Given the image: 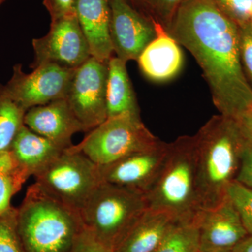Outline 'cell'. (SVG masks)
I'll return each mask as SVG.
<instances>
[{
    "mask_svg": "<svg viewBox=\"0 0 252 252\" xmlns=\"http://www.w3.org/2000/svg\"><path fill=\"white\" fill-rule=\"evenodd\" d=\"M208 252H233L232 250H215V251Z\"/></svg>",
    "mask_w": 252,
    "mask_h": 252,
    "instance_id": "cell-34",
    "label": "cell"
},
{
    "mask_svg": "<svg viewBox=\"0 0 252 252\" xmlns=\"http://www.w3.org/2000/svg\"><path fill=\"white\" fill-rule=\"evenodd\" d=\"M34 177L46 193L79 212L102 182L99 167L71 147Z\"/></svg>",
    "mask_w": 252,
    "mask_h": 252,
    "instance_id": "cell-7",
    "label": "cell"
},
{
    "mask_svg": "<svg viewBox=\"0 0 252 252\" xmlns=\"http://www.w3.org/2000/svg\"><path fill=\"white\" fill-rule=\"evenodd\" d=\"M155 38L144 49L137 59L142 73L150 80L164 82L175 77L183 65L184 57L179 43L163 24L152 17Z\"/></svg>",
    "mask_w": 252,
    "mask_h": 252,
    "instance_id": "cell-15",
    "label": "cell"
},
{
    "mask_svg": "<svg viewBox=\"0 0 252 252\" xmlns=\"http://www.w3.org/2000/svg\"><path fill=\"white\" fill-rule=\"evenodd\" d=\"M233 120L244 138L252 143V104Z\"/></svg>",
    "mask_w": 252,
    "mask_h": 252,
    "instance_id": "cell-31",
    "label": "cell"
},
{
    "mask_svg": "<svg viewBox=\"0 0 252 252\" xmlns=\"http://www.w3.org/2000/svg\"><path fill=\"white\" fill-rule=\"evenodd\" d=\"M75 13L91 57L108 63L112 57L109 0H77Z\"/></svg>",
    "mask_w": 252,
    "mask_h": 252,
    "instance_id": "cell-16",
    "label": "cell"
},
{
    "mask_svg": "<svg viewBox=\"0 0 252 252\" xmlns=\"http://www.w3.org/2000/svg\"><path fill=\"white\" fill-rule=\"evenodd\" d=\"M250 1H251V4L252 5V0H250Z\"/></svg>",
    "mask_w": 252,
    "mask_h": 252,
    "instance_id": "cell-36",
    "label": "cell"
},
{
    "mask_svg": "<svg viewBox=\"0 0 252 252\" xmlns=\"http://www.w3.org/2000/svg\"><path fill=\"white\" fill-rule=\"evenodd\" d=\"M147 208L143 194L102 182L80 214L86 229L114 252Z\"/></svg>",
    "mask_w": 252,
    "mask_h": 252,
    "instance_id": "cell-5",
    "label": "cell"
},
{
    "mask_svg": "<svg viewBox=\"0 0 252 252\" xmlns=\"http://www.w3.org/2000/svg\"><path fill=\"white\" fill-rule=\"evenodd\" d=\"M5 1H6V0H0V6H1V4H2L3 2H4Z\"/></svg>",
    "mask_w": 252,
    "mask_h": 252,
    "instance_id": "cell-35",
    "label": "cell"
},
{
    "mask_svg": "<svg viewBox=\"0 0 252 252\" xmlns=\"http://www.w3.org/2000/svg\"><path fill=\"white\" fill-rule=\"evenodd\" d=\"M168 150L169 144L159 140L152 147L99 167L101 179L145 195L161 171Z\"/></svg>",
    "mask_w": 252,
    "mask_h": 252,
    "instance_id": "cell-11",
    "label": "cell"
},
{
    "mask_svg": "<svg viewBox=\"0 0 252 252\" xmlns=\"http://www.w3.org/2000/svg\"><path fill=\"white\" fill-rule=\"evenodd\" d=\"M17 230L26 252H69L84 230L80 212L34 183L17 209Z\"/></svg>",
    "mask_w": 252,
    "mask_h": 252,
    "instance_id": "cell-2",
    "label": "cell"
},
{
    "mask_svg": "<svg viewBox=\"0 0 252 252\" xmlns=\"http://www.w3.org/2000/svg\"><path fill=\"white\" fill-rule=\"evenodd\" d=\"M219 9L238 26L252 25V5L250 0H212Z\"/></svg>",
    "mask_w": 252,
    "mask_h": 252,
    "instance_id": "cell-25",
    "label": "cell"
},
{
    "mask_svg": "<svg viewBox=\"0 0 252 252\" xmlns=\"http://www.w3.org/2000/svg\"><path fill=\"white\" fill-rule=\"evenodd\" d=\"M152 7L157 10L163 19L165 28L169 27L172 18L183 0H151Z\"/></svg>",
    "mask_w": 252,
    "mask_h": 252,
    "instance_id": "cell-30",
    "label": "cell"
},
{
    "mask_svg": "<svg viewBox=\"0 0 252 252\" xmlns=\"http://www.w3.org/2000/svg\"><path fill=\"white\" fill-rule=\"evenodd\" d=\"M158 140L144 125L140 116L124 114L107 118L80 143L71 147L97 166L104 167L152 147Z\"/></svg>",
    "mask_w": 252,
    "mask_h": 252,
    "instance_id": "cell-6",
    "label": "cell"
},
{
    "mask_svg": "<svg viewBox=\"0 0 252 252\" xmlns=\"http://www.w3.org/2000/svg\"><path fill=\"white\" fill-rule=\"evenodd\" d=\"M196 224L200 252L232 250L248 235L228 196L217 206L203 210Z\"/></svg>",
    "mask_w": 252,
    "mask_h": 252,
    "instance_id": "cell-13",
    "label": "cell"
},
{
    "mask_svg": "<svg viewBox=\"0 0 252 252\" xmlns=\"http://www.w3.org/2000/svg\"><path fill=\"white\" fill-rule=\"evenodd\" d=\"M196 223H177L154 252H199Z\"/></svg>",
    "mask_w": 252,
    "mask_h": 252,
    "instance_id": "cell-22",
    "label": "cell"
},
{
    "mask_svg": "<svg viewBox=\"0 0 252 252\" xmlns=\"http://www.w3.org/2000/svg\"><path fill=\"white\" fill-rule=\"evenodd\" d=\"M69 252H114L99 241L94 235L84 228Z\"/></svg>",
    "mask_w": 252,
    "mask_h": 252,
    "instance_id": "cell-28",
    "label": "cell"
},
{
    "mask_svg": "<svg viewBox=\"0 0 252 252\" xmlns=\"http://www.w3.org/2000/svg\"><path fill=\"white\" fill-rule=\"evenodd\" d=\"M144 196L148 208L165 212L179 223H196L204 209L193 136L169 144L161 171Z\"/></svg>",
    "mask_w": 252,
    "mask_h": 252,
    "instance_id": "cell-4",
    "label": "cell"
},
{
    "mask_svg": "<svg viewBox=\"0 0 252 252\" xmlns=\"http://www.w3.org/2000/svg\"><path fill=\"white\" fill-rule=\"evenodd\" d=\"M177 223L165 212L147 208L114 252H154Z\"/></svg>",
    "mask_w": 252,
    "mask_h": 252,
    "instance_id": "cell-17",
    "label": "cell"
},
{
    "mask_svg": "<svg viewBox=\"0 0 252 252\" xmlns=\"http://www.w3.org/2000/svg\"><path fill=\"white\" fill-rule=\"evenodd\" d=\"M17 209L0 216V252H26L17 230Z\"/></svg>",
    "mask_w": 252,
    "mask_h": 252,
    "instance_id": "cell-24",
    "label": "cell"
},
{
    "mask_svg": "<svg viewBox=\"0 0 252 252\" xmlns=\"http://www.w3.org/2000/svg\"><path fill=\"white\" fill-rule=\"evenodd\" d=\"M110 38L117 57L137 61L156 36L152 19L135 9L128 0H109Z\"/></svg>",
    "mask_w": 252,
    "mask_h": 252,
    "instance_id": "cell-12",
    "label": "cell"
},
{
    "mask_svg": "<svg viewBox=\"0 0 252 252\" xmlns=\"http://www.w3.org/2000/svg\"><path fill=\"white\" fill-rule=\"evenodd\" d=\"M132 6H134V4L138 7L142 8H153L152 7V1L151 0H130Z\"/></svg>",
    "mask_w": 252,
    "mask_h": 252,
    "instance_id": "cell-33",
    "label": "cell"
},
{
    "mask_svg": "<svg viewBox=\"0 0 252 252\" xmlns=\"http://www.w3.org/2000/svg\"><path fill=\"white\" fill-rule=\"evenodd\" d=\"M108 63L91 57L75 69L64 99L84 127L91 131L107 119Z\"/></svg>",
    "mask_w": 252,
    "mask_h": 252,
    "instance_id": "cell-8",
    "label": "cell"
},
{
    "mask_svg": "<svg viewBox=\"0 0 252 252\" xmlns=\"http://www.w3.org/2000/svg\"></svg>",
    "mask_w": 252,
    "mask_h": 252,
    "instance_id": "cell-37",
    "label": "cell"
},
{
    "mask_svg": "<svg viewBox=\"0 0 252 252\" xmlns=\"http://www.w3.org/2000/svg\"><path fill=\"white\" fill-rule=\"evenodd\" d=\"M235 181L252 189V143L245 140L240 155V164Z\"/></svg>",
    "mask_w": 252,
    "mask_h": 252,
    "instance_id": "cell-27",
    "label": "cell"
},
{
    "mask_svg": "<svg viewBox=\"0 0 252 252\" xmlns=\"http://www.w3.org/2000/svg\"><path fill=\"white\" fill-rule=\"evenodd\" d=\"M75 69L46 63L26 74L21 64H16L5 88L10 96L28 111L64 98Z\"/></svg>",
    "mask_w": 252,
    "mask_h": 252,
    "instance_id": "cell-10",
    "label": "cell"
},
{
    "mask_svg": "<svg viewBox=\"0 0 252 252\" xmlns=\"http://www.w3.org/2000/svg\"><path fill=\"white\" fill-rule=\"evenodd\" d=\"M77 0H44L51 20L75 12Z\"/></svg>",
    "mask_w": 252,
    "mask_h": 252,
    "instance_id": "cell-29",
    "label": "cell"
},
{
    "mask_svg": "<svg viewBox=\"0 0 252 252\" xmlns=\"http://www.w3.org/2000/svg\"><path fill=\"white\" fill-rule=\"evenodd\" d=\"M107 108V118L124 114L140 116L126 63L117 56H112L108 62Z\"/></svg>",
    "mask_w": 252,
    "mask_h": 252,
    "instance_id": "cell-19",
    "label": "cell"
},
{
    "mask_svg": "<svg viewBox=\"0 0 252 252\" xmlns=\"http://www.w3.org/2000/svg\"><path fill=\"white\" fill-rule=\"evenodd\" d=\"M233 252H252V235H248L246 238L237 244L232 249Z\"/></svg>",
    "mask_w": 252,
    "mask_h": 252,
    "instance_id": "cell-32",
    "label": "cell"
},
{
    "mask_svg": "<svg viewBox=\"0 0 252 252\" xmlns=\"http://www.w3.org/2000/svg\"><path fill=\"white\" fill-rule=\"evenodd\" d=\"M24 125L64 149L73 145L76 133L85 132L64 98L28 109Z\"/></svg>",
    "mask_w": 252,
    "mask_h": 252,
    "instance_id": "cell-14",
    "label": "cell"
},
{
    "mask_svg": "<svg viewBox=\"0 0 252 252\" xmlns=\"http://www.w3.org/2000/svg\"><path fill=\"white\" fill-rule=\"evenodd\" d=\"M240 51L245 75L252 87V25L239 28Z\"/></svg>",
    "mask_w": 252,
    "mask_h": 252,
    "instance_id": "cell-26",
    "label": "cell"
},
{
    "mask_svg": "<svg viewBox=\"0 0 252 252\" xmlns=\"http://www.w3.org/2000/svg\"><path fill=\"white\" fill-rule=\"evenodd\" d=\"M226 195L238 212L248 235H252V189L234 180L227 187Z\"/></svg>",
    "mask_w": 252,
    "mask_h": 252,
    "instance_id": "cell-23",
    "label": "cell"
},
{
    "mask_svg": "<svg viewBox=\"0 0 252 252\" xmlns=\"http://www.w3.org/2000/svg\"><path fill=\"white\" fill-rule=\"evenodd\" d=\"M28 178L9 150L0 153V216L12 207L11 198Z\"/></svg>",
    "mask_w": 252,
    "mask_h": 252,
    "instance_id": "cell-21",
    "label": "cell"
},
{
    "mask_svg": "<svg viewBox=\"0 0 252 252\" xmlns=\"http://www.w3.org/2000/svg\"><path fill=\"white\" fill-rule=\"evenodd\" d=\"M199 187L204 210L226 198L227 187L235 180L245 139L233 119L214 116L193 136Z\"/></svg>",
    "mask_w": 252,
    "mask_h": 252,
    "instance_id": "cell-3",
    "label": "cell"
},
{
    "mask_svg": "<svg viewBox=\"0 0 252 252\" xmlns=\"http://www.w3.org/2000/svg\"><path fill=\"white\" fill-rule=\"evenodd\" d=\"M35 68L46 63L77 69L90 59V49L76 13L51 20L49 32L32 40Z\"/></svg>",
    "mask_w": 252,
    "mask_h": 252,
    "instance_id": "cell-9",
    "label": "cell"
},
{
    "mask_svg": "<svg viewBox=\"0 0 252 252\" xmlns=\"http://www.w3.org/2000/svg\"><path fill=\"white\" fill-rule=\"evenodd\" d=\"M64 150L25 125L18 131L9 149L28 177L40 172Z\"/></svg>",
    "mask_w": 252,
    "mask_h": 252,
    "instance_id": "cell-18",
    "label": "cell"
},
{
    "mask_svg": "<svg viewBox=\"0 0 252 252\" xmlns=\"http://www.w3.org/2000/svg\"><path fill=\"white\" fill-rule=\"evenodd\" d=\"M167 31L196 60L220 115L235 119L251 105L238 26L212 0H183Z\"/></svg>",
    "mask_w": 252,
    "mask_h": 252,
    "instance_id": "cell-1",
    "label": "cell"
},
{
    "mask_svg": "<svg viewBox=\"0 0 252 252\" xmlns=\"http://www.w3.org/2000/svg\"><path fill=\"white\" fill-rule=\"evenodd\" d=\"M27 111L0 84V153L9 151L18 131L24 125Z\"/></svg>",
    "mask_w": 252,
    "mask_h": 252,
    "instance_id": "cell-20",
    "label": "cell"
}]
</instances>
